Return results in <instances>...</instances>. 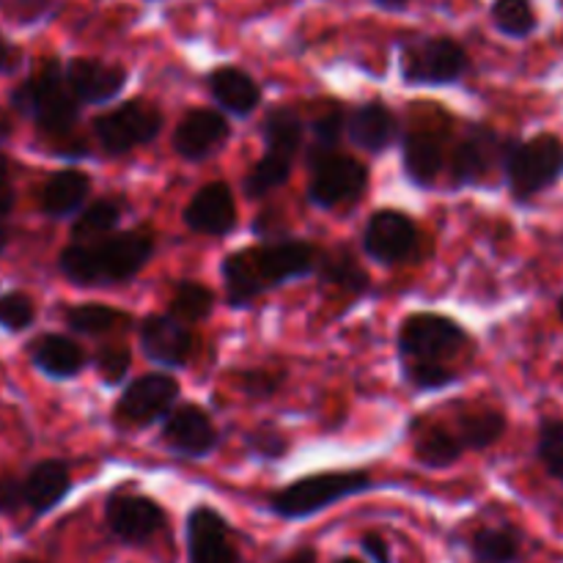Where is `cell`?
Returning <instances> with one entry per match:
<instances>
[{
	"label": "cell",
	"instance_id": "cell-1",
	"mask_svg": "<svg viewBox=\"0 0 563 563\" xmlns=\"http://www.w3.org/2000/svg\"><path fill=\"white\" fill-rule=\"evenodd\" d=\"M322 251L302 240H275L267 245L242 247L225 256L223 284L225 297L234 308H245L264 291L295 278L317 273Z\"/></svg>",
	"mask_w": 563,
	"mask_h": 563
},
{
	"label": "cell",
	"instance_id": "cell-2",
	"mask_svg": "<svg viewBox=\"0 0 563 563\" xmlns=\"http://www.w3.org/2000/svg\"><path fill=\"white\" fill-rule=\"evenodd\" d=\"M9 104L14 113L33 121L38 135L55 143V154L64 152V141L75 135L80 121V102L66 82L64 64L55 55L38 60L36 69L20 80V86L11 88Z\"/></svg>",
	"mask_w": 563,
	"mask_h": 563
},
{
	"label": "cell",
	"instance_id": "cell-3",
	"mask_svg": "<svg viewBox=\"0 0 563 563\" xmlns=\"http://www.w3.org/2000/svg\"><path fill=\"white\" fill-rule=\"evenodd\" d=\"M154 253V236L146 229L121 231L93 245L64 247L58 269L75 286H115L135 278Z\"/></svg>",
	"mask_w": 563,
	"mask_h": 563
},
{
	"label": "cell",
	"instance_id": "cell-4",
	"mask_svg": "<svg viewBox=\"0 0 563 563\" xmlns=\"http://www.w3.org/2000/svg\"><path fill=\"white\" fill-rule=\"evenodd\" d=\"M377 484L363 471H341V473H319V476L297 478L289 487L278 489L269 498V509L284 520H306V517L319 515L328 506L339 500L352 498L374 489Z\"/></svg>",
	"mask_w": 563,
	"mask_h": 563
},
{
	"label": "cell",
	"instance_id": "cell-5",
	"mask_svg": "<svg viewBox=\"0 0 563 563\" xmlns=\"http://www.w3.org/2000/svg\"><path fill=\"white\" fill-rule=\"evenodd\" d=\"M467 69L471 55L451 36H412L399 44V75L407 86H451Z\"/></svg>",
	"mask_w": 563,
	"mask_h": 563
},
{
	"label": "cell",
	"instance_id": "cell-6",
	"mask_svg": "<svg viewBox=\"0 0 563 563\" xmlns=\"http://www.w3.org/2000/svg\"><path fill=\"white\" fill-rule=\"evenodd\" d=\"M504 174L520 201L539 196L563 176V141L555 135L511 141L504 159Z\"/></svg>",
	"mask_w": 563,
	"mask_h": 563
},
{
	"label": "cell",
	"instance_id": "cell-7",
	"mask_svg": "<svg viewBox=\"0 0 563 563\" xmlns=\"http://www.w3.org/2000/svg\"><path fill=\"white\" fill-rule=\"evenodd\" d=\"M401 363H434L449 366L467 346V333L454 319L440 313H412L399 328Z\"/></svg>",
	"mask_w": 563,
	"mask_h": 563
},
{
	"label": "cell",
	"instance_id": "cell-8",
	"mask_svg": "<svg viewBox=\"0 0 563 563\" xmlns=\"http://www.w3.org/2000/svg\"><path fill=\"white\" fill-rule=\"evenodd\" d=\"M163 113L152 102H146V99H130V102L97 115L91 130L97 143L102 146V152L119 157V154H126L132 148L152 143L159 135V130H163Z\"/></svg>",
	"mask_w": 563,
	"mask_h": 563
},
{
	"label": "cell",
	"instance_id": "cell-9",
	"mask_svg": "<svg viewBox=\"0 0 563 563\" xmlns=\"http://www.w3.org/2000/svg\"><path fill=\"white\" fill-rule=\"evenodd\" d=\"M179 394V383L170 374H146V377L132 379L115 401V427L146 429L152 423L165 421L176 410Z\"/></svg>",
	"mask_w": 563,
	"mask_h": 563
},
{
	"label": "cell",
	"instance_id": "cell-10",
	"mask_svg": "<svg viewBox=\"0 0 563 563\" xmlns=\"http://www.w3.org/2000/svg\"><path fill=\"white\" fill-rule=\"evenodd\" d=\"M311 170L308 201L322 209H335L341 203L357 201L368 185L366 165L339 152L311 163Z\"/></svg>",
	"mask_w": 563,
	"mask_h": 563
},
{
	"label": "cell",
	"instance_id": "cell-11",
	"mask_svg": "<svg viewBox=\"0 0 563 563\" xmlns=\"http://www.w3.org/2000/svg\"><path fill=\"white\" fill-rule=\"evenodd\" d=\"M165 511L157 500L146 498V495L130 493L121 489L113 493L104 504V522L108 531L113 533L119 542L130 544V548H141V544L152 542L159 531L165 528Z\"/></svg>",
	"mask_w": 563,
	"mask_h": 563
},
{
	"label": "cell",
	"instance_id": "cell-12",
	"mask_svg": "<svg viewBox=\"0 0 563 563\" xmlns=\"http://www.w3.org/2000/svg\"><path fill=\"white\" fill-rule=\"evenodd\" d=\"M509 143L493 130H473L465 141H460V146L451 152V179L456 187L467 185H482L487 181V176L495 168L504 170L506 152H509Z\"/></svg>",
	"mask_w": 563,
	"mask_h": 563
},
{
	"label": "cell",
	"instance_id": "cell-13",
	"mask_svg": "<svg viewBox=\"0 0 563 563\" xmlns=\"http://www.w3.org/2000/svg\"><path fill=\"white\" fill-rule=\"evenodd\" d=\"M163 443L170 454L181 460H203L218 449L220 432L207 410L196 405H181L165 418Z\"/></svg>",
	"mask_w": 563,
	"mask_h": 563
},
{
	"label": "cell",
	"instance_id": "cell-14",
	"mask_svg": "<svg viewBox=\"0 0 563 563\" xmlns=\"http://www.w3.org/2000/svg\"><path fill=\"white\" fill-rule=\"evenodd\" d=\"M418 245V229L405 212L379 209L363 229V247L379 264H399L412 256Z\"/></svg>",
	"mask_w": 563,
	"mask_h": 563
},
{
	"label": "cell",
	"instance_id": "cell-15",
	"mask_svg": "<svg viewBox=\"0 0 563 563\" xmlns=\"http://www.w3.org/2000/svg\"><path fill=\"white\" fill-rule=\"evenodd\" d=\"M64 75L80 104H108L110 99L124 91L126 77H130L124 66L102 58H88V55L66 60Z\"/></svg>",
	"mask_w": 563,
	"mask_h": 563
},
{
	"label": "cell",
	"instance_id": "cell-16",
	"mask_svg": "<svg viewBox=\"0 0 563 563\" xmlns=\"http://www.w3.org/2000/svg\"><path fill=\"white\" fill-rule=\"evenodd\" d=\"M187 559L190 563H240L229 522L209 506L187 515Z\"/></svg>",
	"mask_w": 563,
	"mask_h": 563
},
{
	"label": "cell",
	"instance_id": "cell-17",
	"mask_svg": "<svg viewBox=\"0 0 563 563\" xmlns=\"http://www.w3.org/2000/svg\"><path fill=\"white\" fill-rule=\"evenodd\" d=\"M190 328L174 319L170 313H152L141 322V346L143 355L163 368L187 366L192 355Z\"/></svg>",
	"mask_w": 563,
	"mask_h": 563
},
{
	"label": "cell",
	"instance_id": "cell-18",
	"mask_svg": "<svg viewBox=\"0 0 563 563\" xmlns=\"http://www.w3.org/2000/svg\"><path fill=\"white\" fill-rule=\"evenodd\" d=\"M225 141H229V121H225V115L212 108H192L187 110L185 119L174 130L170 146H174L179 157L196 163V159H203L212 152H218Z\"/></svg>",
	"mask_w": 563,
	"mask_h": 563
},
{
	"label": "cell",
	"instance_id": "cell-19",
	"mask_svg": "<svg viewBox=\"0 0 563 563\" xmlns=\"http://www.w3.org/2000/svg\"><path fill=\"white\" fill-rule=\"evenodd\" d=\"M187 229L203 236H223L236 225L234 192L225 181H209L192 192L185 207Z\"/></svg>",
	"mask_w": 563,
	"mask_h": 563
},
{
	"label": "cell",
	"instance_id": "cell-20",
	"mask_svg": "<svg viewBox=\"0 0 563 563\" xmlns=\"http://www.w3.org/2000/svg\"><path fill=\"white\" fill-rule=\"evenodd\" d=\"M88 196H91V179L77 168L55 170L38 190V209L44 218L64 220L75 218L86 209Z\"/></svg>",
	"mask_w": 563,
	"mask_h": 563
},
{
	"label": "cell",
	"instance_id": "cell-21",
	"mask_svg": "<svg viewBox=\"0 0 563 563\" xmlns=\"http://www.w3.org/2000/svg\"><path fill=\"white\" fill-rule=\"evenodd\" d=\"M22 493H25V509L33 517H44L71 493L69 465L60 460H42L25 473L22 478Z\"/></svg>",
	"mask_w": 563,
	"mask_h": 563
},
{
	"label": "cell",
	"instance_id": "cell-22",
	"mask_svg": "<svg viewBox=\"0 0 563 563\" xmlns=\"http://www.w3.org/2000/svg\"><path fill=\"white\" fill-rule=\"evenodd\" d=\"M27 357L33 368L49 379H75L86 368L88 357L77 341L60 333H44L27 344Z\"/></svg>",
	"mask_w": 563,
	"mask_h": 563
},
{
	"label": "cell",
	"instance_id": "cell-23",
	"mask_svg": "<svg viewBox=\"0 0 563 563\" xmlns=\"http://www.w3.org/2000/svg\"><path fill=\"white\" fill-rule=\"evenodd\" d=\"M207 86L220 110L234 115H251L262 104V88L240 66H218L209 71Z\"/></svg>",
	"mask_w": 563,
	"mask_h": 563
},
{
	"label": "cell",
	"instance_id": "cell-24",
	"mask_svg": "<svg viewBox=\"0 0 563 563\" xmlns=\"http://www.w3.org/2000/svg\"><path fill=\"white\" fill-rule=\"evenodd\" d=\"M396 132H399V121L383 102L357 104L346 113V135H350V141L372 154L385 152L394 143Z\"/></svg>",
	"mask_w": 563,
	"mask_h": 563
},
{
	"label": "cell",
	"instance_id": "cell-25",
	"mask_svg": "<svg viewBox=\"0 0 563 563\" xmlns=\"http://www.w3.org/2000/svg\"><path fill=\"white\" fill-rule=\"evenodd\" d=\"M401 163L412 185L432 187L445 165V137L432 130H412L401 146Z\"/></svg>",
	"mask_w": 563,
	"mask_h": 563
},
{
	"label": "cell",
	"instance_id": "cell-26",
	"mask_svg": "<svg viewBox=\"0 0 563 563\" xmlns=\"http://www.w3.org/2000/svg\"><path fill=\"white\" fill-rule=\"evenodd\" d=\"M302 135H306V124L291 108H273L264 115L262 137L267 157L295 163L297 152L302 146Z\"/></svg>",
	"mask_w": 563,
	"mask_h": 563
},
{
	"label": "cell",
	"instance_id": "cell-27",
	"mask_svg": "<svg viewBox=\"0 0 563 563\" xmlns=\"http://www.w3.org/2000/svg\"><path fill=\"white\" fill-rule=\"evenodd\" d=\"M465 451H484L498 443L506 432V416L493 407H476V410H462L449 423Z\"/></svg>",
	"mask_w": 563,
	"mask_h": 563
},
{
	"label": "cell",
	"instance_id": "cell-28",
	"mask_svg": "<svg viewBox=\"0 0 563 563\" xmlns=\"http://www.w3.org/2000/svg\"><path fill=\"white\" fill-rule=\"evenodd\" d=\"M465 449L460 445L449 423H418L416 427V456L427 467H451Z\"/></svg>",
	"mask_w": 563,
	"mask_h": 563
},
{
	"label": "cell",
	"instance_id": "cell-29",
	"mask_svg": "<svg viewBox=\"0 0 563 563\" xmlns=\"http://www.w3.org/2000/svg\"><path fill=\"white\" fill-rule=\"evenodd\" d=\"M66 328L80 335H108L115 330L130 328V317L119 308L102 306V302H80L64 311Z\"/></svg>",
	"mask_w": 563,
	"mask_h": 563
},
{
	"label": "cell",
	"instance_id": "cell-30",
	"mask_svg": "<svg viewBox=\"0 0 563 563\" xmlns=\"http://www.w3.org/2000/svg\"><path fill=\"white\" fill-rule=\"evenodd\" d=\"M121 220V207L115 201H93L82 209L80 214L71 223V242L75 245H93V242H102L108 236L115 234Z\"/></svg>",
	"mask_w": 563,
	"mask_h": 563
},
{
	"label": "cell",
	"instance_id": "cell-31",
	"mask_svg": "<svg viewBox=\"0 0 563 563\" xmlns=\"http://www.w3.org/2000/svg\"><path fill=\"white\" fill-rule=\"evenodd\" d=\"M319 278L330 286H339V289L350 291V295H363L368 291V275L361 264L355 262L350 251L344 247H335V251L322 253L319 258Z\"/></svg>",
	"mask_w": 563,
	"mask_h": 563
},
{
	"label": "cell",
	"instance_id": "cell-32",
	"mask_svg": "<svg viewBox=\"0 0 563 563\" xmlns=\"http://www.w3.org/2000/svg\"><path fill=\"white\" fill-rule=\"evenodd\" d=\"M489 20L509 38H528L539 27V16L531 0H493Z\"/></svg>",
	"mask_w": 563,
	"mask_h": 563
},
{
	"label": "cell",
	"instance_id": "cell-33",
	"mask_svg": "<svg viewBox=\"0 0 563 563\" xmlns=\"http://www.w3.org/2000/svg\"><path fill=\"white\" fill-rule=\"evenodd\" d=\"M473 555L482 563H515L520 559V533L511 528H482L473 533Z\"/></svg>",
	"mask_w": 563,
	"mask_h": 563
},
{
	"label": "cell",
	"instance_id": "cell-34",
	"mask_svg": "<svg viewBox=\"0 0 563 563\" xmlns=\"http://www.w3.org/2000/svg\"><path fill=\"white\" fill-rule=\"evenodd\" d=\"M214 311V295L198 280H179L170 297V317L185 322H203Z\"/></svg>",
	"mask_w": 563,
	"mask_h": 563
},
{
	"label": "cell",
	"instance_id": "cell-35",
	"mask_svg": "<svg viewBox=\"0 0 563 563\" xmlns=\"http://www.w3.org/2000/svg\"><path fill=\"white\" fill-rule=\"evenodd\" d=\"M291 163H284V159H275L264 154L256 165L251 168V174L242 181V190H245L247 198H264L273 190H278L280 185L289 181Z\"/></svg>",
	"mask_w": 563,
	"mask_h": 563
},
{
	"label": "cell",
	"instance_id": "cell-36",
	"mask_svg": "<svg viewBox=\"0 0 563 563\" xmlns=\"http://www.w3.org/2000/svg\"><path fill=\"white\" fill-rule=\"evenodd\" d=\"M346 132V113H341V110H328V113L319 115L317 121H313V141L311 146H308V165L317 163V159L328 157V154H335L339 152V141L341 135Z\"/></svg>",
	"mask_w": 563,
	"mask_h": 563
},
{
	"label": "cell",
	"instance_id": "cell-37",
	"mask_svg": "<svg viewBox=\"0 0 563 563\" xmlns=\"http://www.w3.org/2000/svg\"><path fill=\"white\" fill-rule=\"evenodd\" d=\"M64 0H0V11L5 20H11L20 27L44 25L60 14Z\"/></svg>",
	"mask_w": 563,
	"mask_h": 563
},
{
	"label": "cell",
	"instance_id": "cell-38",
	"mask_svg": "<svg viewBox=\"0 0 563 563\" xmlns=\"http://www.w3.org/2000/svg\"><path fill=\"white\" fill-rule=\"evenodd\" d=\"M36 322V306L25 291H3L0 295V328L5 333H25Z\"/></svg>",
	"mask_w": 563,
	"mask_h": 563
},
{
	"label": "cell",
	"instance_id": "cell-39",
	"mask_svg": "<svg viewBox=\"0 0 563 563\" xmlns=\"http://www.w3.org/2000/svg\"><path fill=\"white\" fill-rule=\"evenodd\" d=\"M537 454L544 471L563 482V421H542V427H539Z\"/></svg>",
	"mask_w": 563,
	"mask_h": 563
},
{
	"label": "cell",
	"instance_id": "cell-40",
	"mask_svg": "<svg viewBox=\"0 0 563 563\" xmlns=\"http://www.w3.org/2000/svg\"><path fill=\"white\" fill-rule=\"evenodd\" d=\"M93 366H97L104 385H121L126 379V374H130L132 352L124 344L99 346L97 355H93Z\"/></svg>",
	"mask_w": 563,
	"mask_h": 563
},
{
	"label": "cell",
	"instance_id": "cell-41",
	"mask_svg": "<svg viewBox=\"0 0 563 563\" xmlns=\"http://www.w3.org/2000/svg\"><path fill=\"white\" fill-rule=\"evenodd\" d=\"M401 372L416 390L449 388L460 377L451 366H434V363H401Z\"/></svg>",
	"mask_w": 563,
	"mask_h": 563
},
{
	"label": "cell",
	"instance_id": "cell-42",
	"mask_svg": "<svg viewBox=\"0 0 563 563\" xmlns=\"http://www.w3.org/2000/svg\"><path fill=\"white\" fill-rule=\"evenodd\" d=\"M245 449L247 454H253L256 460L275 462L284 460V456L289 454V438L273 427H258L245 434Z\"/></svg>",
	"mask_w": 563,
	"mask_h": 563
},
{
	"label": "cell",
	"instance_id": "cell-43",
	"mask_svg": "<svg viewBox=\"0 0 563 563\" xmlns=\"http://www.w3.org/2000/svg\"><path fill=\"white\" fill-rule=\"evenodd\" d=\"M284 383L286 372H273V368H245V372H240V388L251 399H269V396L278 394Z\"/></svg>",
	"mask_w": 563,
	"mask_h": 563
},
{
	"label": "cell",
	"instance_id": "cell-44",
	"mask_svg": "<svg viewBox=\"0 0 563 563\" xmlns=\"http://www.w3.org/2000/svg\"><path fill=\"white\" fill-rule=\"evenodd\" d=\"M20 509H25L22 478L3 476L0 478V515H16Z\"/></svg>",
	"mask_w": 563,
	"mask_h": 563
},
{
	"label": "cell",
	"instance_id": "cell-45",
	"mask_svg": "<svg viewBox=\"0 0 563 563\" xmlns=\"http://www.w3.org/2000/svg\"><path fill=\"white\" fill-rule=\"evenodd\" d=\"M16 203V190H14V179H11V165L9 157L0 152V223H5L11 212H14Z\"/></svg>",
	"mask_w": 563,
	"mask_h": 563
},
{
	"label": "cell",
	"instance_id": "cell-46",
	"mask_svg": "<svg viewBox=\"0 0 563 563\" xmlns=\"http://www.w3.org/2000/svg\"><path fill=\"white\" fill-rule=\"evenodd\" d=\"M22 60H25L22 49L16 47L11 38H5L3 33H0V77L14 75V71L22 66Z\"/></svg>",
	"mask_w": 563,
	"mask_h": 563
},
{
	"label": "cell",
	"instance_id": "cell-47",
	"mask_svg": "<svg viewBox=\"0 0 563 563\" xmlns=\"http://www.w3.org/2000/svg\"><path fill=\"white\" fill-rule=\"evenodd\" d=\"M361 548L372 563H390V548L379 533H366L361 539Z\"/></svg>",
	"mask_w": 563,
	"mask_h": 563
},
{
	"label": "cell",
	"instance_id": "cell-48",
	"mask_svg": "<svg viewBox=\"0 0 563 563\" xmlns=\"http://www.w3.org/2000/svg\"><path fill=\"white\" fill-rule=\"evenodd\" d=\"M280 563H317V553H313L311 548H300V550H295L291 555H286Z\"/></svg>",
	"mask_w": 563,
	"mask_h": 563
},
{
	"label": "cell",
	"instance_id": "cell-49",
	"mask_svg": "<svg viewBox=\"0 0 563 563\" xmlns=\"http://www.w3.org/2000/svg\"><path fill=\"white\" fill-rule=\"evenodd\" d=\"M11 135H14V121L9 119V113L0 110V146H5L11 141Z\"/></svg>",
	"mask_w": 563,
	"mask_h": 563
},
{
	"label": "cell",
	"instance_id": "cell-50",
	"mask_svg": "<svg viewBox=\"0 0 563 563\" xmlns=\"http://www.w3.org/2000/svg\"><path fill=\"white\" fill-rule=\"evenodd\" d=\"M374 5H377V9H383V11H396V14H399V11H407V5H410V0H372Z\"/></svg>",
	"mask_w": 563,
	"mask_h": 563
},
{
	"label": "cell",
	"instance_id": "cell-51",
	"mask_svg": "<svg viewBox=\"0 0 563 563\" xmlns=\"http://www.w3.org/2000/svg\"><path fill=\"white\" fill-rule=\"evenodd\" d=\"M9 245H11V229L5 223H0V256L9 251Z\"/></svg>",
	"mask_w": 563,
	"mask_h": 563
},
{
	"label": "cell",
	"instance_id": "cell-52",
	"mask_svg": "<svg viewBox=\"0 0 563 563\" xmlns=\"http://www.w3.org/2000/svg\"><path fill=\"white\" fill-rule=\"evenodd\" d=\"M335 563H363V561H357V559H339Z\"/></svg>",
	"mask_w": 563,
	"mask_h": 563
},
{
	"label": "cell",
	"instance_id": "cell-53",
	"mask_svg": "<svg viewBox=\"0 0 563 563\" xmlns=\"http://www.w3.org/2000/svg\"><path fill=\"white\" fill-rule=\"evenodd\" d=\"M14 563H42V561H33V559H20V561H14Z\"/></svg>",
	"mask_w": 563,
	"mask_h": 563
},
{
	"label": "cell",
	"instance_id": "cell-54",
	"mask_svg": "<svg viewBox=\"0 0 563 563\" xmlns=\"http://www.w3.org/2000/svg\"><path fill=\"white\" fill-rule=\"evenodd\" d=\"M559 313H561V319H563V297H561V302H559Z\"/></svg>",
	"mask_w": 563,
	"mask_h": 563
}]
</instances>
